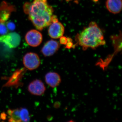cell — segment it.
I'll return each instance as SVG.
<instances>
[{
    "instance_id": "cell-1",
    "label": "cell",
    "mask_w": 122,
    "mask_h": 122,
    "mask_svg": "<svg viewBox=\"0 0 122 122\" xmlns=\"http://www.w3.org/2000/svg\"><path fill=\"white\" fill-rule=\"evenodd\" d=\"M25 13L36 28L41 30L52 23L53 13L52 7L48 5L47 0H34L32 3L26 2L24 5Z\"/></svg>"
},
{
    "instance_id": "cell-2",
    "label": "cell",
    "mask_w": 122,
    "mask_h": 122,
    "mask_svg": "<svg viewBox=\"0 0 122 122\" xmlns=\"http://www.w3.org/2000/svg\"><path fill=\"white\" fill-rule=\"evenodd\" d=\"M76 38L84 50L88 48L95 49L106 44L102 32L95 22H91L89 26L77 35Z\"/></svg>"
},
{
    "instance_id": "cell-3",
    "label": "cell",
    "mask_w": 122,
    "mask_h": 122,
    "mask_svg": "<svg viewBox=\"0 0 122 122\" xmlns=\"http://www.w3.org/2000/svg\"><path fill=\"white\" fill-rule=\"evenodd\" d=\"M9 122H28L30 120L28 111L25 108H17L8 110Z\"/></svg>"
},
{
    "instance_id": "cell-4",
    "label": "cell",
    "mask_w": 122,
    "mask_h": 122,
    "mask_svg": "<svg viewBox=\"0 0 122 122\" xmlns=\"http://www.w3.org/2000/svg\"><path fill=\"white\" fill-rule=\"evenodd\" d=\"M23 61L25 68L30 70L37 69L41 63L38 55L37 54L32 52L26 53L23 58Z\"/></svg>"
},
{
    "instance_id": "cell-5",
    "label": "cell",
    "mask_w": 122,
    "mask_h": 122,
    "mask_svg": "<svg viewBox=\"0 0 122 122\" xmlns=\"http://www.w3.org/2000/svg\"><path fill=\"white\" fill-rule=\"evenodd\" d=\"M20 41V37L17 33H10L0 36V42L4 43L10 48L17 47Z\"/></svg>"
},
{
    "instance_id": "cell-6",
    "label": "cell",
    "mask_w": 122,
    "mask_h": 122,
    "mask_svg": "<svg viewBox=\"0 0 122 122\" xmlns=\"http://www.w3.org/2000/svg\"><path fill=\"white\" fill-rule=\"evenodd\" d=\"M25 39L29 45L33 47H36L39 46L42 41V35L38 30H32L26 34Z\"/></svg>"
},
{
    "instance_id": "cell-7",
    "label": "cell",
    "mask_w": 122,
    "mask_h": 122,
    "mask_svg": "<svg viewBox=\"0 0 122 122\" xmlns=\"http://www.w3.org/2000/svg\"><path fill=\"white\" fill-rule=\"evenodd\" d=\"M28 90L32 94L36 96H41L45 93L46 87L41 80L36 79L30 83Z\"/></svg>"
},
{
    "instance_id": "cell-8",
    "label": "cell",
    "mask_w": 122,
    "mask_h": 122,
    "mask_svg": "<svg viewBox=\"0 0 122 122\" xmlns=\"http://www.w3.org/2000/svg\"><path fill=\"white\" fill-rule=\"evenodd\" d=\"M60 45L58 42L51 40L44 45L41 52L45 56L49 57L53 55L59 49Z\"/></svg>"
},
{
    "instance_id": "cell-9",
    "label": "cell",
    "mask_w": 122,
    "mask_h": 122,
    "mask_svg": "<svg viewBox=\"0 0 122 122\" xmlns=\"http://www.w3.org/2000/svg\"><path fill=\"white\" fill-rule=\"evenodd\" d=\"M65 28L61 22L52 23L50 24L48 30V33L50 37L54 39H58L63 36Z\"/></svg>"
},
{
    "instance_id": "cell-10",
    "label": "cell",
    "mask_w": 122,
    "mask_h": 122,
    "mask_svg": "<svg viewBox=\"0 0 122 122\" xmlns=\"http://www.w3.org/2000/svg\"><path fill=\"white\" fill-rule=\"evenodd\" d=\"M15 8L13 5L3 2L0 5V23H4L9 19L12 12Z\"/></svg>"
},
{
    "instance_id": "cell-11",
    "label": "cell",
    "mask_w": 122,
    "mask_h": 122,
    "mask_svg": "<svg viewBox=\"0 0 122 122\" xmlns=\"http://www.w3.org/2000/svg\"><path fill=\"white\" fill-rule=\"evenodd\" d=\"M45 80L46 84L52 87L58 86L61 81L60 75L55 72H50L46 74L45 76Z\"/></svg>"
},
{
    "instance_id": "cell-12",
    "label": "cell",
    "mask_w": 122,
    "mask_h": 122,
    "mask_svg": "<svg viewBox=\"0 0 122 122\" xmlns=\"http://www.w3.org/2000/svg\"><path fill=\"white\" fill-rule=\"evenodd\" d=\"M122 0H107L106 7L107 10L114 14L119 13L122 9Z\"/></svg>"
},
{
    "instance_id": "cell-13",
    "label": "cell",
    "mask_w": 122,
    "mask_h": 122,
    "mask_svg": "<svg viewBox=\"0 0 122 122\" xmlns=\"http://www.w3.org/2000/svg\"><path fill=\"white\" fill-rule=\"evenodd\" d=\"M8 32V29L4 23H0V34L5 35Z\"/></svg>"
},
{
    "instance_id": "cell-14",
    "label": "cell",
    "mask_w": 122,
    "mask_h": 122,
    "mask_svg": "<svg viewBox=\"0 0 122 122\" xmlns=\"http://www.w3.org/2000/svg\"><path fill=\"white\" fill-rule=\"evenodd\" d=\"M7 28L9 30H13L15 29V25L13 22H8L7 24Z\"/></svg>"
},
{
    "instance_id": "cell-15",
    "label": "cell",
    "mask_w": 122,
    "mask_h": 122,
    "mask_svg": "<svg viewBox=\"0 0 122 122\" xmlns=\"http://www.w3.org/2000/svg\"><path fill=\"white\" fill-rule=\"evenodd\" d=\"M60 43L63 45H66L67 43V38L65 36L61 37L60 38Z\"/></svg>"
},
{
    "instance_id": "cell-16",
    "label": "cell",
    "mask_w": 122,
    "mask_h": 122,
    "mask_svg": "<svg viewBox=\"0 0 122 122\" xmlns=\"http://www.w3.org/2000/svg\"><path fill=\"white\" fill-rule=\"evenodd\" d=\"M66 48L68 49H70L73 47V44L72 41L67 42V43L66 44Z\"/></svg>"
},
{
    "instance_id": "cell-17",
    "label": "cell",
    "mask_w": 122,
    "mask_h": 122,
    "mask_svg": "<svg viewBox=\"0 0 122 122\" xmlns=\"http://www.w3.org/2000/svg\"><path fill=\"white\" fill-rule=\"evenodd\" d=\"M51 21L52 23H55L58 22V19L57 16L56 15H52L51 19Z\"/></svg>"
},
{
    "instance_id": "cell-18",
    "label": "cell",
    "mask_w": 122,
    "mask_h": 122,
    "mask_svg": "<svg viewBox=\"0 0 122 122\" xmlns=\"http://www.w3.org/2000/svg\"><path fill=\"white\" fill-rule=\"evenodd\" d=\"M92 0L94 2H97V1L98 0Z\"/></svg>"
}]
</instances>
